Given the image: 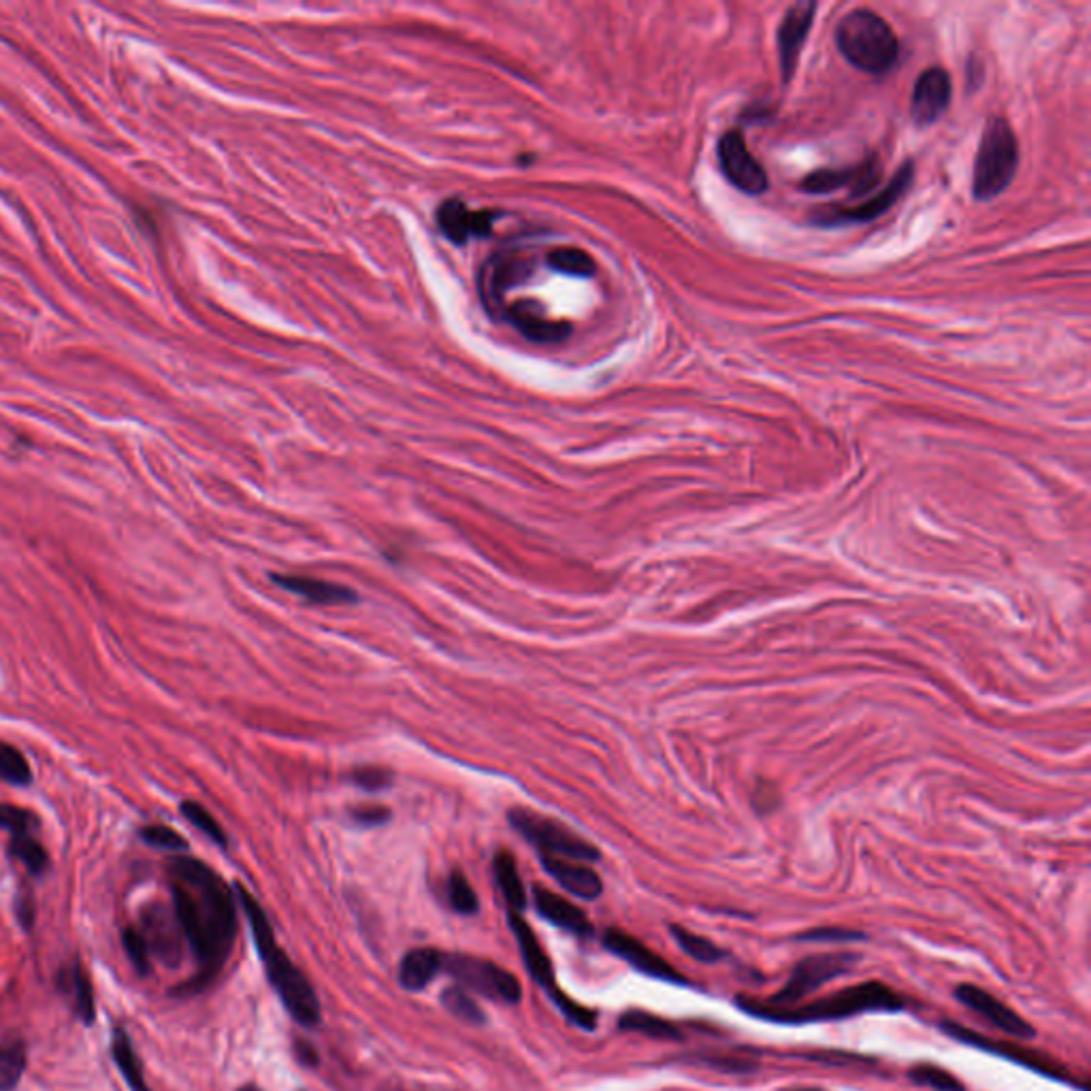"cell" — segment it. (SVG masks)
I'll return each instance as SVG.
<instances>
[{
    "instance_id": "cell-1",
    "label": "cell",
    "mask_w": 1091,
    "mask_h": 1091,
    "mask_svg": "<svg viewBox=\"0 0 1091 1091\" xmlns=\"http://www.w3.org/2000/svg\"><path fill=\"white\" fill-rule=\"evenodd\" d=\"M169 878L175 917L199 966L186 987L200 992L220 974L233 951L237 938L235 900L220 874L193 857L171 859Z\"/></svg>"
},
{
    "instance_id": "cell-2",
    "label": "cell",
    "mask_w": 1091,
    "mask_h": 1091,
    "mask_svg": "<svg viewBox=\"0 0 1091 1091\" xmlns=\"http://www.w3.org/2000/svg\"><path fill=\"white\" fill-rule=\"evenodd\" d=\"M734 1002L738 1011H743L748 1018L783 1025L843 1021L866 1013H902L906 1009L904 997L881 981H864L853 987H844L841 992L823 995L813 1002H799L787 1009L769 1006L761 997L753 995H738Z\"/></svg>"
},
{
    "instance_id": "cell-3",
    "label": "cell",
    "mask_w": 1091,
    "mask_h": 1091,
    "mask_svg": "<svg viewBox=\"0 0 1091 1091\" xmlns=\"http://www.w3.org/2000/svg\"><path fill=\"white\" fill-rule=\"evenodd\" d=\"M235 892L248 915L254 944L265 964L273 990L279 995L282 1004L295 1021L305 1028H316L323 1019V1013H321V1000L314 992L309 979L298 970V966H295V962L275 941L272 921L263 911V906L256 902V897L244 885H235Z\"/></svg>"
},
{
    "instance_id": "cell-4",
    "label": "cell",
    "mask_w": 1091,
    "mask_h": 1091,
    "mask_svg": "<svg viewBox=\"0 0 1091 1091\" xmlns=\"http://www.w3.org/2000/svg\"><path fill=\"white\" fill-rule=\"evenodd\" d=\"M836 43L853 67L869 75L892 71L900 56V41L892 26L869 9H855L844 16L836 26Z\"/></svg>"
},
{
    "instance_id": "cell-5",
    "label": "cell",
    "mask_w": 1091,
    "mask_h": 1091,
    "mask_svg": "<svg viewBox=\"0 0 1091 1091\" xmlns=\"http://www.w3.org/2000/svg\"><path fill=\"white\" fill-rule=\"evenodd\" d=\"M1018 137L1004 118H992L981 137L974 163L972 193L979 200H992L1002 195L1018 174Z\"/></svg>"
},
{
    "instance_id": "cell-6",
    "label": "cell",
    "mask_w": 1091,
    "mask_h": 1091,
    "mask_svg": "<svg viewBox=\"0 0 1091 1091\" xmlns=\"http://www.w3.org/2000/svg\"><path fill=\"white\" fill-rule=\"evenodd\" d=\"M508 921H510V927L519 941V949H521L522 960H524V966L529 970V974L533 976V981L538 985L544 987V992L550 995V1000L554 1002V1006H559V1011L570 1019L573 1025L582 1028V1030H596L597 1028V1013L573 1002L570 995H566V992L559 987L557 979H554V970H552V964H550V957L544 951V946L538 941L535 932L531 930V925L521 917V913H514V911H508Z\"/></svg>"
},
{
    "instance_id": "cell-7",
    "label": "cell",
    "mask_w": 1091,
    "mask_h": 1091,
    "mask_svg": "<svg viewBox=\"0 0 1091 1091\" xmlns=\"http://www.w3.org/2000/svg\"><path fill=\"white\" fill-rule=\"evenodd\" d=\"M862 955L857 953H820V955H808L806 960L797 962L789 981L768 997H761L769 1006H795L804 1002L808 995L818 992L827 983L846 976L853 972V967L859 964Z\"/></svg>"
},
{
    "instance_id": "cell-8",
    "label": "cell",
    "mask_w": 1091,
    "mask_h": 1091,
    "mask_svg": "<svg viewBox=\"0 0 1091 1091\" xmlns=\"http://www.w3.org/2000/svg\"><path fill=\"white\" fill-rule=\"evenodd\" d=\"M510 820L517 827V832L522 834L531 844L540 848L542 855L548 857H559V859H571V862H597L599 851L584 838H580L576 832L568 829L563 823L554 818L535 815L527 808H514L510 813Z\"/></svg>"
},
{
    "instance_id": "cell-9",
    "label": "cell",
    "mask_w": 1091,
    "mask_h": 1091,
    "mask_svg": "<svg viewBox=\"0 0 1091 1091\" xmlns=\"http://www.w3.org/2000/svg\"><path fill=\"white\" fill-rule=\"evenodd\" d=\"M941 1030L949 1039L953 1041L962 1042V1044H967V1046H974L979 1051H985V1053H992V1055H997L1006 1062H1013L1018 1067H1023L1025 1070H1032L1041 1077H1046L1051 1081H1058V1083H1064V1085H1077V1079L1070 1074V1070L1067 1067H1062L1058 1060H1053L1051 1055L1042 1053V1051H1036V1049H1030L1025 1044H1015V1042L1006 1041H993V1039H987L979 1032H972L970 1028H964L955 1021H949L944 1019L941 1023Z\"/></svg>"
},
{
    "instance_id": "cell-10",
    "label": "cell",
    "mask_w": 1091,
    "mask_h": 1091,
    "mask_svg": "<svg viewBox=\"0 0 1091 1091\" xmlns=\"http://www.w3.org/2000/svg\"><path fill=\"white\" fill-rule=\"evenodd\" d=\"M444 970L465 992L480 993L505 1004L521 1002L522 990L519 979L510 970L497 966L489 960L463 955V953L444 955Z\"/></svg>"
},
{
    "instance_id": "cell-11",
    "label": "cell",
    "mask_w": 1091,
    "mask_h": 1091,
    "mask_svg": "<svg viewBox=\"0 0 1091 1091\" xmlns=\"http://www.w3.org/2000/svg\"><path fill=\"white\" fill-rule=\"evenodd\" d=\"M603 946L620 957L622 962H627L633 970H638L640 974H646L650 979L678 985V987H691L694 985L689 979H685L676 967L671 966L670 962H666L652 949H648L636 936H631L622 930H617V927L606 930Z\"/></svg>"
},
{
    "instance_id": "cell-12",
    "label": "cell",
    "mask_w": 1091,
    "mask_h": 1091,
    "mask_svg": "<svg viewBox=\"0 0 1091 1091\" xmlns=\"http://www.w3.org/2000/svg\"><path fill=\"white\" fill-rule=\"evenodd\" d=\"M955 997L972 1013L985 1019L987 1023H992L993 1028L1002 1030L1004 1034L1015 1036L1018 1041H1032L1039 1034L1036 1028L1028 1019L1021 1018L1018 1011H1013L1009 1004H1004L993 993L979 987V985H972V983L957 985Z\"/></svg>"
},
{
    "instance_id": "cell-13",
    "label": "cell",
    "mask_w": 1091,
    "mask_h": 1091,
    "mask_svg": "<svg viewBox=\"0 0 1091 1091\" xmlns=\"http://www.w3.org/2000/svg\"><path fill=\"white\" fill-rule=\"evenodd\" d=\"M719 163L725 177L746 195H761L768 190V175L746 148L740 130H727L720 137Z\"/></svg>"
},
{
    "instance_id": "cell-14",
    "label": "cell",
    "mask_w": 1091,
    "mask_h": 1091,
    "mask_svg": "<svg viewBox=\"0 0 1091 1091\" xmlns=\"http://www.w3.org/2000/svg\"><path fill=\"white\" fill-rule=\"evenodd\" d=\"M438 226L456 246L470 242V237H489L495 226V209H470L461 199H446L438 207Z\"/></svg>"
},
{
    "instance_id": "cell-15",
    "label": "cell",
    "mask_w": 1091,
    "mask_h": 1091,
    "mask_svg": "<svg viewBox=\"0 0 1091 1091\" xmlns=\"http://www.w3.org/2000/svg\"><path fill=\"white\" fill-rule=\"evenodd\" d=\"M913 163H906L904 167H900V171L893 175L889 186H885L874 199L866 200L857 207H827L825 212H820L815 216L817 224H838V223H853V220H859V223H869L874 218H878L881 214H885L889 207H893V203L900 199L911 181H913Z\"/></svg>"
},
{
    "instance_id": "cell-16",
    "label": "cell",
    "mask_w": 1091,
    "mask_h": 1091,
    "mask_svg": "<svg viewBox=\"0 0 1091 1091\" xmlns=\"http://www.w3.org/2000/svg\"><path fill=\"white\" fill-rule=\"evenodd\" d=\"M815 11H817V2H797L783 16V22L778 28V53H780V69L785 81L794 77L799 51L804 48L815 20Z\"/></svg>"
},
{
    "instance_id": "cell-17",
    "label": "cell",
    "mask_w": 1091,
    "mask_h": 1091,
    "mask_svg": "<svg viewBox=\"0 0 1091 1091\" xmlns=\"http://www.w3.org/2000/svg\"><path fill=\"white\" fill-rule=\"evenodd\" d=\"M951 77L938 67L927 69L921 75L913 92L911 116L917 126H932L943 118L951 102Z\"/></svg>"
},
{
    "instance_id": "cell-18",
    "label": "cell",
    "mask_w": 1091,
    "mask_h": 1091,
    "mask_svg": "<svg viewBox=\"0 0 1091 1091\" xmlns=\"http://www.w3.org/2000/svg\"><path fill=\"white\" fill-rule=\"evenodd\" d=\"M501 316L508 323L514 324L527 340L538 344L563 342L571 333L570 323L548 318L533 301H514L510 305H503Z\"/></svg>"
},
{
    "instance_id": "cell-19",
    "label": "cell",
    "mask_w": 1091,
    "mask_h": 1091,
    "mask_svg": "<svg viewBox=\"0 0 1091 1091\" xmlns=\"http://www.w3.org/2000/svg\"><path fill=\"white\" fill-rule=\"evenodd\" d=\"M878 179L876 160H866L864 165L848 169H820L808 175L802 181V190L810 195H825L841 188H855V195L866 193Z\"/></svg>"
},
{
    "instance_id": "cell-20",
    "label": "cell",
    "mask_w": 1091,
    "mask_h": 1091,
    "mask_svg": "<svg viewBox=\"0 0 1091 1091\" xmlns=\"http://www.w3.org/2000/svg\"><path fill=\"white\" fill-rule=\"evenodd\" d=\"M149 951H154L167 966H177L181 960V927L177 917L165 908L154 906L146 917V934H144Z\"/></svg>"
},
{
    "instance_id": "cell-21",
    "label": "cell",
    "mask_w": 1091,
    "mask_h": 1091,
    "mask_svg": "<svg viewBox=\"0 0 1091 1091\" xmlns=\"http://www.w3.org/2000/svg\"><path fill=\"white\" fill-rule=\"evenodd\" d=\"M542 866L566 892H570L576 897L597 900L603 892V883H601L599 874L596 869L584 866L582 862L542 855Z\"/></svg>"
},
{
    "instance_id": "cell-22",
    "label": "cell",
    "mask_w": 1091,
    "mask_h": 1091,
    "mask_svg": "<svg viewBox=\"0 0 1091 1091\" xmlns=\"http://www.w3.org/2000/svg\"><path fill=\"white\" fill-rule=\"evenodd\" d=\"M533 897H535V908L542 917L566 930V932H571L580 938H589L593 936V925L589 917L578 908L573 906L571 902H568L566 897L557 895V893L548 892L544 887H535L533 892Z\"/></svg>"
},
{
    "instance_id": "cell-23",
    "label": "cell",
    "mask_w": 1091,
    "mask_h": 1091,
    "mask_svg": "<svg viewBox=\"0 0 1091 1091\" xmlns=\"http://www.w3.org/2000/svg\"><path fill=\"white\" fill-rule=\"evenodd\" d=\"M273 582H277L284 591H291L295 596L303 597L314 603L323 606H342V603H354L358 596L344 584L326 582L321 578H309V576H272Z\"/></svg>"
},
{
    "instance_id": "cell-24",
    "label": "cell",
    "mask_w": 1091,
    "mask_h": 1091,
    "mask_svg": "<svg viewBox=\"0 0 1091 1091\" xmlns=\"http://www.w3.org/2000/svg\"><path fill=\"white\" fill-rule=\"evenodd\" d=\"M442 970H444L442 951L431 946L412 949L399 966V981L407 992H422Z\"/></svg>"
},
{
    "instance_id": "cell-25",
    "label": "cell",
    "mask_w": 1091,
    "mask_h": 1091,
    "mask_svg": "<svg viewBox=\"0 0 1091 1091\" xmlns=\"http://www.w3.org/2000/svg\"><path fill=\"white\" fill-rule=\"evenodd\" d=\"M619 1028L620 1030H625V1032L645 1034V1036L655 1039V1041H685V1034H682V1030L676 1023H671L668 1019L659 1018V1015H652V1013L642 1011V1009H629V1011H625L620 1015Z\"/></svg>"
},
{
    "instance_id": "cell-26",
    "label": "cell",
    "mask_w": 1091,
    "mask_h": 1091,
    "mask_svg": "<svg viewBox=\"0 0 1091 1091\" xmlns=\"http://www.w3.org/2000/svg\"><path fill=\"white\" fill-rule=\"evenodd\" d=\"M58 987H60V992L73 997L77 1018L81 1019L86 1025H92V1021H95V993H92V985H90L86 970L79 964L65 967L58 976Z\"/></svg>"
},
{
    "instance_id": "cell-27",
    "label": "cell",
    "mask_w": 1091,
    "mask_h": 1091,
    "mask_svg": "<svg viewBox=\"0 0 1091 1091\" xmlns=\"http://www.w3.org/2000/svg\"><path fill=\"white\" fill-rule=\"evenodd\" d=\"M495 878L499 889L503 893L510 911L514 913H521L522 908L527 906V893H524V887H522L521 874H519V868H517V862L512 857L510 851H499L495 855Z\"/></svg>"
},
{
    "instance_id": "cell-28",
    "label": "cell",
    "mask_w": 1091,
    "mask_h": 1091,
    "mask_svg": "<svg viewBox=\"0 0 1091 1091\" xmlns=\"http://www.w3.org/2000/svg\"><path fill=\"white\" fill-rule=\"evenodd\" d=\"M111 1053H114V1060L118 1068L122 1070L125 1074L126 1083L132 1088V1091H149L148 1085H146V1079H144V1070H141V1062L130 1044V1039L126 1034L125 1028H114V1036H111Z\"/></svg>"
},
{
    "instance_id": "cell-29",
    "label": "cell",
    "mask_w": 1091,
    "mask_h": 1091,
    "mask_svg": "<svg viewBox=\"0 0 1091 1091\" xmlns=\"http://www.w3.org/2000/svg\"><path fill=\"white\" fill-rule=\"evenodd\" d=\"M670 934L674 936L676 944L691 957L695 962L699 964H719L725 957H727V951L720 949L719 944L712 943L710 938L706 936H699V934H694L689 932L687 927L682 925H670Z\"/></svg>"
},
{
    "instance_id": "cell-30",
    "label": "cell",
    "mask_w": 1091,
    "mask_h": 1091,
    "mask_svg": "<svg viewBox=\"0 0 1091 1091\" xmlns=\"http://www.w3.org/2000/svg\"><path fill=\"white\" fill-rule=\"evenodd\" d=\"M548 265L554 272L573 275V277H593L597 272V263L593 256L584 249L573 248V246H561L548 254Z\"/></svg>"
},
{
    "instance_id": "cell-31",
    "label": "cell",
    "mask_w": 1091,
    "mask_h": 1091,
    "mask_svg": "<svg viewBox=\"0 0 1091 1091\" xmlns=\"http://www.w3.org/2000/svg\"><path fill=\"white\" fill-rule=\"evenodd\" d=\"M687 1062L697 1067L712 1068L725 1074H750L759 1068V1062L753 1058H740L734 1053H723V1051H697L687 1055Z\"/></svg>"
},
{
    "instance_id": "cell-32",
    "label": "cell",
    "mask_w": 1091,
    "mask_h": 1091,
    "mask_svg": "<svg viewBox=\"0 0 1091 1091\" xmlns=\"http://www.w3.org/2000/svg\"><path fill=\"white\" fill-rule=\"evenodd\" d=\"M26 1070V1044L11 1041L0 1044V1091H13Z\"/></svg>"
},
{
    "instance_id": "cell-33",
    "label": "cell",
    "mask_w": 1091,
    "mask_h": 1091,
    "mask_svg": "<svg viewBox=\"0 0 1091 1091\" xmlns=\"http://www.w3.org/2000/svg\"><path fill=\"white\" fill-rule=\"evenodd\" d=\"M908 1079L918 1088H930L934 1091H966V1085L951 1074L949 1070L936 1064H915L908 1070Z\"/></svg>"
},
{
    "instance_id": "cell-34",
    "label": "cell",
    "mask_w": 1091,
    "mask_h": 1091,
    "mask_svg": "<svg viewBox=\"0 0 1091 1091\" xmlns=\"http://www.w3.org/2000/svg\"><path fill=\"white\" fill-rule=\"evenodd\" d=\"M9 853L20 859L24 864L26 868L30 869L32 874H43L46 869L50 868V857H48V851L43 848V844L39 843L32 834H22V836H11V844H9Z\"/></svg>"
},
{
    "instance_id": "cell-35",
    "label": "cell",
    "mask_w": 1091,
    "mask_h": 1091,
    "mask_svg": "<svg viewBox=\"0 0 1091 1091\" xmlns=\"http://www.w3.org/2000/svg\"><path fill=\"white\" fill-rule=\"evenodd\" d=\"M0 780L4 783H11V785H30L32 780V771H30V766L26 761L22 750H18L16 746L7 745V743H0Z\"/></svg>"
},
{
    "instance_id": "cell-36",
    "label": "cell",
    "mask_w": 1091,
    "mask_h": 1091,
    "mask_svg": "<svg viewBox=\"0 0 1091 1091\" xmlns=\"http://www.w3.org/2000/svg\"><path fill=\"white\" fill-rule=\"evenodd\" d=\"M448 900H450V906L461 915H475L480 908L478 895L473 892L470 881L459 869H454L448 878Z\"/></svg>"
},
{
    "instance_id": "cell-37",
    "label": "cell",
    "mask_w": 1091,
    "mask_h": 1091,
    "mask_svg": "<svg viewBox=\"0 0 1091 1091\" xmlns=\"http://www.w3.org/2000/svg\"><path fill=\"white\" fill-rule=\"evenodd\" d=\"M442 1002L448 1009V1013H452L454 1018L465 1021V1023H482L484 1021V1013L482 1009L473 1002L470 992H465L463 987H448L446 992L442 993Z\"/></svg>"
},
{
    "instance_id": "cell-38",
    "label": "cell",
    "mask_w": 1091,
    "mask_h": 1091,
    "mask_svg": "<svg viewBox=\"0 0 1091 1091\" xmlns=\"http://www.w3.org/2000/svg\"><path fill=\"white\" fill-rule=\"evenodd\" d=\"M181 815L188 818L195 827H199L207 838H212L214 843L220 844V846H226V834H224L223 825L212 817V813L205 806H200L197 802H184Z\"/></svg>"
},
{
    "instance_id": "cell-39",
    "label": "cell",
    "mask_w": 1091,
    "mask_h": 1091,
    "mask_svg": "<svg viewBox=\"0 0 1091 1091\" xmlns=\"http://www.w3.org/2000/svg\"><path fill=\"white\" fill-rule=\"evenodd\" d=\"M37 817L20 806L0 804V829L11 832V836L32 834L37 829Z\"/></svg>"
},
{
    "instance_id": "cell-40",
    "label": "cell",
    "mask_w": 1091,
    "mask_h": 1091,
    "mask_svg": "<svg viewBox=\"0 0 1091 1091\" xmlns=\"http://www.w3.org/2000/svg\"><path fill=\"white\" fill-rule=\"evenodd\" d=\"M802 943H862L868 941L864 932L846 930V927H813L797 936Z\"/></svg>"
},
{
    "instance_id": "cell-41",
    "label": "cell",
    "mask_w": 1091,
    "mask_h": 1091,
    "mask_svg": "<svg viewBox=\"0 0 1091 1091\" xmlns=\"http://www.w3.org/2000/svg\"><path fill=\"white\" fill-rule=\"evenodd\" d=\"M122 943H125L126 953L130 957V962L137 967L139 974H148L149 972V946L144 938L141 932H137L135 927H126L125 934H122Z\"/></svg>"
},
{
    "instance_id": "cell-42",
    "label": "cell",
    "mask_w": 1091,
    "mask_h": 1091,
    "mask_svg": "<svg viewBox=\"0 0 1091 1091\" xmlns=\"http://www.w3.org/2000/svg\"><path fill=\"white\" fill-rule=\"evenodd\" d=\"M141 838L156 848H167V851H186L188 843L174 832L171 827L165 825H148L141 829Z\"/></svg>"
},
{
    "instance_id": "cell-43",
    "label": "cell",
    "mask_w": 1091,
    "mask_h": 1091,
    "mask_svg": "<svg viewBox=\"0 0 1091 1091\" xmlns=\"http://www.w3.org/2000/svg\"><path fill=\"white\" fill-rule=\"evenodd\" d=\"M352 780L363 789H382L391 783V774L384 769L363 768L352 774Z\"/></svg>"
},
{
    "instance_id": "cell-44",
    "label": "cell",
    "mask_w": 1091,
    "mask_h": 1091,
    "mask_svg": "<svg viewBox=\"0 0 1091 1091\" xmlns=\"http://www.w3.org/2000/svg\"><path fill=\"white\" fill-rule=\"evenodd\" d=\"M354 818L358 823H365V825H377V823H384L389 818V808H382V806H370V808H356L354 810Z\"/></svg>"
},
{
    "instance_id": "cell-45",
    "label": "cell",
    "mask_w": 1091,
    "mask_h": 1091,
    "mask_svg": "<svg viewBox=\"0 0 1091 1091\" xmlns=\"http://www.w3.org/2000/svg\"><path fill=\"white\" fill-rule=\"evenodd\" d=\"M297 1060L305 1062V1064H312V1067L318 1062V1053H316V1049H314V1046H309L307 1042H297Z\"/></svg>"
},
{
    "instance_id": "cell-46",
    "label": "cell",
    "mask_w": 1091,
    "mask_h": 1091,
    "mask_svg": "<svg viewBox=\"0 0 1091 1091\" xmlns=\"http://www.w3.org/2000/svg\"><path fill=\"white\" fill-rule=\"evenodd\" d=\"M780 1091H825V1090H818V1088H794V1090H780Z\"/></svg>"
},
{
    "instance_id": "cell-47",
    "label": "cell",
    "mask_w": 1091,
    "mask_h": 1091,
    "mask_svg": "<svg viewBox=\"0 0 1091 1091\" xmlns=\"http://www.w3.org/2000/svg\"><path fill=\"white\" fill-rule=\"evenodd\" d=\"M239 1091H263V1090H261V1088H256V1085H246V1088H242V1090Z\"/></svg>"
}]
</instances>
